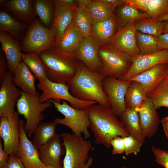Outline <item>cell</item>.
Instances as JSON below:
<instances>
[{
  "mask_svg": "<svg viewBox=\"0 0 168 168\" xmlns=\"http://www.w3.org/2000/svg\"><path fill=\"white\" fill-rule=\"evenodd\" d=\"M0 42L7 61L9 70L12 73L22 61V53L19 45L11 35L0 32Z\"/></svg>",
  "mask_w": 168,
  "mask_h": 168,
  "instance_id": "cell-23",
  "label": "cell"
},
{
  "mask_svg": "<svg viewBox=\"0 0 168 168\" xmlns=\"http://www.w3.org/2000/svg\"><path fill=\"white\" fill-rule=\"evenodd\" d=\"M56 46L55 35L52 31L37 19L30 23L22 42L21 49L25 53L41 52Z\"/></svg>",
  "mask_w": 168,
  "mask_h": 168,
  "instance_id": "cell-7",
  "label": "cell"
},
{
  "mask_svg": "<svg viewBox=\"0 0 168 168\" xmlns=\"http://www.w3.org/2000/svg\"><path fill=\"white\" fill-rule=\"evenodd\" d=\"M1 82L0 117L11 119L16 113L15 106L22 91L15 85L13 80V73L9 70L5 74Z\"/></svg>",
  "mask_w": 168,
  "mask_h": 168,
  "instance_id": "cell-10",
  "label": "cell"
},
{
  "mask_svg": "<svg viewBox=\"0 0 168 168\" xmlns=\"http://www.w3.org/2000/svg\"><path fill=\"white\" fill-rule=\"evenodd\" d=\"M161 122L165 134L168 139V116L163 118Z\"/></svg>",
  "mask_w": 168,
  "mask_h": 168,
  "instance_id": "cell-50",
  "label": "cell"
},
{
  "mask_svg": "<svg viewBox=\"0 0 168 168\" xmlns=\"http://www.w3.org/2000/svg\"><path fill=\"white\" fill-rule=\"evenodd\" d=\"M151 0H126L125 4L132 6L137 9L147 11Z\"/></svg>",
  "mask_w": 168,
  "mask_h": 168,
  "instance_id": "cell-43",
  "label": "cell"
},
{
  "mask_svg": "<svg viewBox=\"0 0 168 168\" xmlns=\"http://www.w3.org/2000/svg\"><path fill=\"white\" fill-rule=\"evenodd\" d=\"M53 104L49 101L42 102L39 94L31 95L22 91L21 96L16 104L17 113L24 116L26 119L25 129L29 137L43 120V112L51 107Z\"/></svg>",
  "mask_w": 168,
  "mask_h": 168,
  "instance_id": "cell-4",
  "label": "cell"
},
{
  "mask_svg": "<svg viewBox=\"0 0 168 168\" xmlns=\"http://www.w3.org/2000/svg\"><path fill=\"white\" fill-rule=\"evenodd\" d=\"M89 0H77V6H78L86 7Z\"/></svg>",
  "mask_w": 168,
  "mask_h": 168,
  "instance_id": "cell-51",
  "label": "cell"
},
{
  "mask_svg": "<svg viewBox=\"0 0 168 168\" xmlns=\"http://www.w3.org/2000/svg\"><path fill=\"white\" fill-rule=\"evenodd\" d=\"M26 26L25 23L16 19L7 10L0 9V31L6 32L16 40H19L22 38Z\"/></svg>",
  "mask_w": 168,
  "mask_h": 168,
  "instance_id": "cell-27",
  "label": "cell"
},
{
  "mask_svg": "<svg viewBox=\"0 0 168 168\" xmlns=\"http://www.w3.org/2000/svg\"><path fill=\"white\" fill-rule=\"evenodd\" d=\"M21 58L39 82L44 81L47 77L45 66L39 55L32 53H22Z\"/></svg>",
  "mask_w": 168,
  "mask_h": 168,
  "instance_id": "cell-33",
  "label": "cell"
},
{
  "mask_svg": "<svg viewBox=\"0 0 168 168\" xmlns=\"http://www.w3.org/2000/svg\"><path fill=\"white\" fill-rule=\"evenodd\" d=\"M110 145L113 147V154H122L124 152L125 146L123 137H114L110 141Z\"/></svg>",
  "mask_w": 168,
  "mask_h": 168,
  "instance_id": "cell-40",
  "label": "cell"
},
{
  "mask_svg": "<svg viewBox=\"0 0 168 168\" xmlns=\"http://www.w3.org/2000/svg\"><path fill=\"white\" fill-rule=\"evenodd\" d=\"M20 119L16 112L11 119L1 117L0 135L4 151L9 155L16 156L20 143L19 124Z\"/></svg>",
  "mask_w": 168,
  "mask_h": 168,
  "instance_id": "cell-14",
  "label": "cell"
},
{
  "mask_svg": "<svg viewBox=\"0 0 168 168\" xmlns=\"http://www.w3.org/2000/svg\"><path fill=\"white\" fill-rule=\"evenodd\" d=\"M48 101L52 103L57 110L64 116L63 118L55 119L58 124L68 127L76 135L81 136L83 134L84 138L86 139L90 137L88 130L89 122L86 109L74 108L68 105L64 100H62L61 103L56 102L52 99Z\"/></svg>",
  "mask_w": 168,
  "mask_h": 168,
  "instance_id": "cell-8",
  "label": "cell"
},
{
  "mask_svg": "<svg viewBox=\"0 0 168 168\" xmlns=\"http://www.w3.org/2000/svg\"><path fill=\"white\" fill-rule=\"evenodd\" d=\"M86 8L90 13L92 22L107 19L113 14L114 8L105 0H89Z\"/></svg>",
  "mask_w": 168,
  "mask_h": 168,
  "instance_id": "cell-30",
  "label": "cell"
},
{
  "mask_svg": "<svg viewBox=\"0 0 168 168\" xmlns=\"http://www.w3.org/2000/svg\"><path fill=\"white\" fill-rule=\"evenodd\" d=\"M9 155L4 150L1 139L0 140V168H5L9 158Z\"/></svg>",
  "mask_w": 168,
  "mask_h": 168,
  "instance_id": "cell-46",
  "label": "cell"
},
{
  "mask_svg": "<svg viewBox=\"0 0 168 168\" xmlns=\"http://www.w3.org/2000/svg\"><path fill=\"white\" fill-rule=\"evenodd\" d=\"M8 68V63L4 57L2 53L0 52V82L2 81L4 75L7 72V68Z\"/></svg>",
  "mask_w": 168,
  "mask_h": 168,
  "instance_id": "cell-47",
  "label": "cell"
},
{
  "mask_svg": "<svg viewBox=\"0 0 168 168\" xmlns=\"http://www.w3.org/2000/svg\"><path fill=\"white\" fill-rule=\"evenodd\" d=\"M123 137L126 155L128 156L131 153L137 155L140 152L142 144L131 135Z\"/></svg>",
  "mask_w": 168,
  "mask_h": 168,
  "instance_id": "cell-38",
  "label": "cell"
},
{
  "mask_svg": "<svg viewBox=\"0 0 168 168\" xmlns=\"http://www.w3.org/2000/svg\"><path fill=\"white\" fill-rule=\"evenodd\" d=\"M131 82L110 77L104 79V89L110 104V109L117 116L120 117L126 109L125 96Z\"/></svg>",
  "mask_w": 168,
  "mask_h": 168,
  "instance_id": "cell-11",
  "label": "cell"
},
{
  "mask_svg": "<svg viewBox=\"0 0 168 168\" xmlns=\"http://www.w3.org/2000/svg\"><path fill=\"white\" fill-rule=\"evenodd\" d=\"M168 63V50L164 49L146 54H140L133 57L129 69L122 80L128 81L133 77L154 66Z\"/></svg>",
  "mask_w": 168,
  "mask_h": 168,
  "instance_id": "cell-15",
  "label": "cell"
},
{
  "mask_svg": "<svg viewBox=\"0 0 168 168\" xmlns=\"http://www.w3.org/2000/svg\"><path fill=\"white\" fill-rule=\"evenodd\" d=\"M149 98L156 110L163 107L168 108V93Z\"/></svg>",
  "mask_w": 168,
  "mask_h": 168,
  "instance_id": "cell-41",
  "label": "cell"
},
{
  "mask_svg": "<svg viewBox=\"0 0 168 168\" xmlns=\"http://www.w3.org/2000/svg\"><path fill=\"white\" fill-rule=\"evenodd\" d=\"M135 110L139 114L144 136L146 138L152 137L156 132L161 121L159 114L152 100L148 98L139 107Z\"/></svg>",
  "mask_w": 168,
  "mask_h": 168,
  "instance_id": "cell-17",
  "label": "cell"
},
{
  "mask_svg": "<svg viewBox=\"0 0 168 168\" xmlns=\"http://www.w3.org/2000/svg\"><path fill=\"white\" fill-rule=\"evenodd\" d=\"M48 167V168H56L55 167H54L52 166H50V165H47V166Z\"/></svg>",
  "mask_w": 168,
  "mask_h": 168,
  "instance_id": "cell-55",
  "label": "cell"
},
{
  "mask_svg": "<svg viewBox=\"0 0 168 168\" xmlns=\"http://www.w3.org/2000/svg\"><path fill=\"white\" fill-rule=\"evenodd\" d=\"M76 6L67 7L55 5L54 19L49 28L55 35L56 45L62 39L65 31L73 21L74 12Z\"/></svg>",
  "mask_w": 168,
  "mask_h": 168,
  "instance_id": "cell-21",
  "label": "cell"
},
{
  "mask_svg": "<svg viewBox=\"0 0 168 168\" xmlns=\"http://www.w3.org/2000/svg\"><path fill=\"white\" fill-rule=\"evenodd\" d=\"M5 168H25L21 159L16 155H9Z\"/></svg>",
  "mask_w": 168,
  "mask_h": 168,
  "instance_id": "cell-44",
  "label": "cell"
},
{
  "mask_svg": "<svg viewBox=\"0 0 168 168\" xmlns=\"http://www.w3.org/2000/svg\"><path fill=\"white\" fill-rule=\"evenodd\" d=\"M168 12V0H151L146 13L156 19Z\"/></svg>",
  "mask_w": 168,
  "mask_h": 168,
  "instance_id": "cell-37",
  "label": "cell"
},
{
  "mask_svg": "<svg viewBox=\"0 0 168 168\" xmlns=\"http://www.w3.org/2000/svg\"><path fill=\"white\" fill-rule=\"evenodd\" d=\"M168 63L156 65L133 77L128 81L137 82L146 89L147 97L151 95L166 76Z\"/></svg>",
  "mask_w": 168,
  "mask_h": 168,
  "instance_id": "cell-18",
  "label": "cell"
},
{
  "mask_svg": "<svg viewBox=\"0 0 168 168\" xmlns=\"http://www.w3.org/2000/svg\"><path fill=\"white\" fill-rule=\"evenodd\" d=\"M168 93V67L167 74L156 89L153 91L150 97L156 96Z\"/></svg>",
  "mask_w": 168,
  "mask_h": 168,
  "instance_id": "cell-42",
  "label": "cell"
},
{
  "mask_svg": "<svg viewBox=\"0 0 168 168\" xmlns=\"http://www.w3.org/2000/svg\"><path fill=\"white\" fill-rule=\"evenodd\" d=\"M95 142L111 147L110 141L114 137L130 136L120 120L110 109L95 104L86 109Z\"/></svg>",
  "mask_w": 168,
  "mask_h": 168,
  "instance_id": "cell-2",
  "label": "cell"
},
{
  "mask_svg": "<svg viewBox=\"0 0 168 168\" xmlns=\"http://www.w3.org/2000/svg\"><path fill=\"white\" fill-rule=\"evenodd\" d=\"M0 5L4 7L16 19L24 23H30L35 19L33 1L1 0Z\"/></svg>",
  "mask_w": 168,
  "mask_h": 168,
  "instance_id": "cell-20",
  "label": "cell"
},
{
  "mask_svg": "<svg viewBox=\"0 0 168 168\" xmlns=\"http://www.w3.org/2000/svg\"><path fill=\"white\" fill-rule=\"evenodd\" d=\"M51 81L67 84L75 74L78 60L74 56L63 53L54 48L39 54Z\"/></svg>",
  "mask_w": 168,
  "mask_h": 168,
  "instance_id": "cell-3",
  "label": "cell"
},
{
  "mask_svg": "<svg viewBox=\"0 0 168 168\" xmlns=\"http://www.w3.org/2000/svg\"><path fill=\"white\" fill-rule=\"evenodd\" d=\"M100 47L92 35L84 37L74 56L91 70L99 72L101 66L98 54Z\"/></svg>",
  "mask_w": 168,
  "mask_h": 168,
  "instance_id": "cell-16",
  "label": "cell"
},
{
  "mask_svg": "<svg viewBox=\"0 0 168 168\" xmlns=\"http://www.w3.org/2000/svg\"><path fill=\"white\" fill-rule=\"evenodd\" d=\"M84 38L72 21L54 48L63 53L74 56L76 51Z\"/></svg>",
  "mask_w": 168,
  "mask_h": 168,
  "instance_id": "cell-25",
  "label": "cell"
},
{
  "mask_svg": "<svg viewBox=\"0 0 168 168\" xmlns=\"http://www.w3.org/2000/svg\"><path fill=\"white\" fill-rule=\"evenodd\" d=\"M136 38L141 54H148L160 51L158 36L144 34L137 30Z\"/></svg>",
  "mask_w": 168,
  "mask_h": 168,
  "instance_id": "cell-35",
  "label": "cell"
},
{
  "mask_svg": "<svg viewBox=\"0 0 168 168\" xmlns=\"http://www.w3.org/2000/svg\"><path fill=\"white\" fill-rule=\"evenodd\" d=\"M119 25V20L114 14L105 20L92 22V36L100 47L106 45L115 34Z\"/></svg>",
  "mask_w": 168,
  "mask_h": 168,
  "instance_id": "cell-22",
  "label": "cell"
},
{
  "mask_svg": "<svg viewBox=\"0 0 168 168\" xmlns=\"http://www.w3.org/2000/svg\"><path fill=\"white\" fill-rule=\"evenodd\" d=\"M73 21L76 27L84 37L92 35V19L86 7L77 5Z\"/></svg>",
  "mask_w": 168,
  "mask_h": 168,
  "instance_id": "cell-31",
  "label": "cell"
},
{
  "mask_svg": "<svg viewBox=\"0 0 168 168\" xmlns=\"http://www.w3.org/2000/svg\"><path fill=\"white\" fill-rule=\"evenodd\" d=\"M120 121L130 135L143 144L146 138L141 128L139 115L135 109L126 108Z\"/></svg>",
  "mask_w": 168,
  "mask_h": 168,
  "instance_id": "cell-26",
  "label": "cell"
},
{
  "mask_svg": "<svg viewBox=\"0 0 168 168\" xmlns=\"http://www.w3.org/2000/svg\"><path fill=\"white\" fill-rule=\"evenodd\" d=\"M98 54L101 62L99 72L105 77L122 79L132 64V56L107 44L101 46Z\"/></svg>",
  "mask_w": 168,
  "mask_h": 168,
  "instance_id": "cell-5",
  "label": "cell"
},
{
  "mask_svg": "<svg viewBox=\"0 0 168 168\" xmlns=\"http://www.w3.org/2000/svg\"><path fill=\"white\" fill-rule=\"evenodd\" d=\"M118 18L120 28L127 23L150 17L146 13L139 12L134 7L127 4L120 7L118 11Z\"/></svg>",
  "mask_w": 168,
  "mask_h": 168,
  "instance_id": "cell-36",
  "label": "cell"
},
{
  "mask_svg": "<svg viewBox=\"0 0 168 168\" xmlns=\"http://www.w3.org/2000/svg\"><path fill=\"white\" fill-rule=\"evenodd\" d=\"M135 22H129L120 28L106 44L128 53L132 57L141 54L137 43Z\"/></svg>",
  "mask_w": 168,
  "mask_h": 168,
  "instance_id": "cell-13",
  "label": "cell"
},
{
  "mask_svg": "<svg viewBox=\"0 0 168 168\" xmlns=\"http://www.w3.org/2000/svg\"><path fill=\"white\" fill-rule=\"evenodd\" d=\"M165 25L162 33H168V21H165Z\"/></svg>",
  "mask_w": 168,
  "mask_h": 168,
  "instance_id": "cell-54",
  "label": "cell"
},
{
  "mask_svg": "<svg viewBox=\"0 0 168 168\" xmlns=\"http://www.w3.org/2000/svg\"><path fill=\"white\" fill-rule=\"evenodd\" d=\"M58 124L54 120L40 123L35 129L32 142L39 150L44 146L56 134V128Z\"/></svg>",
  "mask_w": 168,
  "mask_h": 168,
  "instance_id": "cell-28",
  "label": "cell"
},
{
  "mask_svg": "<svg viewBox=\"0 0 168 168\" xmlns=\"http://www.w3.org/2000/svg\"><path fill=\"white\" fill-rule=\"evenodd\" d=\"M35 14L39 17L40 22L49 28L53 23L54 16L55 5L52 0L33 1Z\"/></svg>",
  "mask_w": 168,
  "mask_h": 168,
  "instance_id": "cell-32",
  "label": "cell"
},
{
  "mask_svg": "<svg viewBox=\"0 0 168 168\" xmlns=\"http://www.w3.org/2000/svg\"><path fill=\"white\" fill-rule=\"evenodd\" d=\"M137 31L148 35L158 36L163 33L165 22H160L151 17L143 18L135 22Z\"/></svg>",
  "mask_w": 168,
  "mask_h": 168,
  "instance_id": "cell-34",
  "label": "cell"
},
{
  "mask_svg": "<svg viewBox=\"0 0 168 168\" xmlns=\"http://www.w3.org/2000/svg\"><path fill=\"white\" fill-rule=\"evenodd\" d=\"M37 87L42 91L40 97L42 102L52 99L56 102L61 103V100H64L68 102L72 107L79 110L86 109L97 103L95 101H86L76 98L70 93L67 84L54 82L47 77L44 81L39 82Z\"/></svg>",
  "mask_w": 168,
  "mask_h": 168,
  "instance_id": "cell-9",
  "label": "cell"
},
{
  "mask_svg": "<svg viewBox=\"0 0 168 168\" xmlns=\"http://www.w3.org/2000/svg\"><path fill=\"white\" fill-rule=\"evenodd\" d=\"M152 150L155 155L156 162L165 168H168V151L154 146H152Z\"/></svg>",
  "mask_w": 168,
  "mask_h": 168,
  "instance_id": "cell-39",
  "label": "cell"
},
{
  "mask_svg": "<svg viewBox=\"0 0 168 168\" xmlns=\"http://www.w3.org/2000/svg\"><path fill=\"white\" fill-rule=\"evenodd\" d=\"M114 9L117 6L125 4L126 0H105Z\"/></svg>",
  "mask_w": 168,
  "mask_h": 168,
  "instance_id": "cell-49",
  "label": "cell"
},
{
  "mask_svg": "<svg viewBox=\"0 0 168 168\" xmlns=\"http://www.w3.org/2000/svg\"><path fill=\"white\" fill-rule=\"evenodd\" d=\"M25 124L22 119H20V140L16 156L21 159L25 168H48L40 160L38 150L28 138L25 130Z\"/></svg>",
  "mask_w": 168,
  "mask_h": 168,
  "instance_id": "cell-12",
  "label": "cell"
},
{
  "mask_svg": "<svg viewBox=\"0 0 168 168\" xmlns=\"http://www.w3.org/2000/svg\"><path fill=\"white\" fill-rule=\"evenodd\" d=\"M54 5L63 7H72L77 5V0H52Z\"/></svg>",
  "mask_w": 168,
  "mask_h": 168,
  "instance_id": "cell-48",
  "label": "cell"
},
{
  "mask_svg": "<svg viewBox=\"0 0 168 168\" xmlns=\"http://www.w3.org/2000/svg\"><path fill=\"white\" fill-rule=\"evenodd\" d=\"M36 77L22 60L13 72V81L22 91L31 95L39 94L35 85Z\"/></svg>",
  "mask_w": 168,
  "mask_h": 168,
  "instance_id": "cell-24",
  "label": "cell"
},
{
  "mask_svg": "<svg viewBox=\"0 0 168 168\" xmlns=\"http://www.w3.org/2000/svg\"><path fill=\"white\" fill-rule=\"evenodd\" d=\"M106 77L93 72L78 60L76 72L67 83L71 94L76 98L86 101H95L110 109L111 105L104 89Z\"/></svg>",
  "mask_w": 168,
  "mask_h": 168,
  "instance_id": "cell-1",
  "label": "cell"
},
{
  "mask_svg": "<svg viewBox=\"0 0 168 168\" xmlns=\"http://www.w3.org/2000/svg\"><path fill=\"white\" fill-rule=\"evenodd\" d=\"M158 37L159 50H168V33H162Z\"/></svg>",
  "mask_w": 168,
  "mask_h": 168,
  "instance_id": "cell-45",
  "label": "cell"
},
{
  "mask_svg": "<svg viewBox=\"0 0 168 168\" xmlns=\"http://www.w3.org/2000/svg\"><path fill=\"white\" fill-rule=\"evenodd\" d=\"M148 98L146 90L141 84L136 81H131L125 96L126 108L135 109Z\"/></svg>",
  "mask_w": 168,
  "mask_h": 168,
  "instance_id": "cell-29",
  "label": "cell"
},
{
  "mask_svg": "<svg viewBox=\"0 0 168 168\" xmlns=\"http://www.w3.org/2000/svg\"><path fill=\"white\" fill-rule=\"evenodd\" d=\"M61 135L56 134L43 147L38 150L40 157L46 166L62 168L61 157L65 155L66 150Z\"/></svg>",
  "mask_w": 168,
  "mask_h": 168,
  "instance_id": "cell-19",
  "label": "cell"
},
{
  "mask_svg": "<svg viewBox=\"0 0 168 168\" xmlns=\"http://www.w3.org/2000/svg\"><path fill=\"white\" fill-rule=\"evenodd\" d=\"M156 20L160 22L168 21V12L164 15L158 17Z\"/></svg>",
  "mask_w": 168,
  "mask_h": 168,
  "instance_id": "cell-52",
  "label": "cell"
},
{
  "mask_svg": "<svg viewBox=\"0 0 168 168\" xmlns=\"http://www.w3.org/2000/svg\"><path fill=\"white\" fill-rule=\"evenodd\" d=\"M60 135L66 150L62 168H85L92 147L91 142L82 136L68 133Z\"/></svg>",
  "mask_w": 168,
  "mask_h": 168,
  "instance_id": "cell-6",
  "label": "cell"
},
{
  "mask_svg": "<svg viewBox=\"0 0 168 168\" xmlns=\"http://www.w3.org/2000/svg\"><path fill=\"white\" fill-rule=\"evenodd\" d=\"M92 162H93V159L91 157H89L87 161L85 168H89L92 165ZM120 168H128L125 166H121Z\"/></svg>",
  "mask_w": 168,
  "mask_h": 168,
  "instance_id": "cell-53",
  "label": "cell"
}]
</instances>
